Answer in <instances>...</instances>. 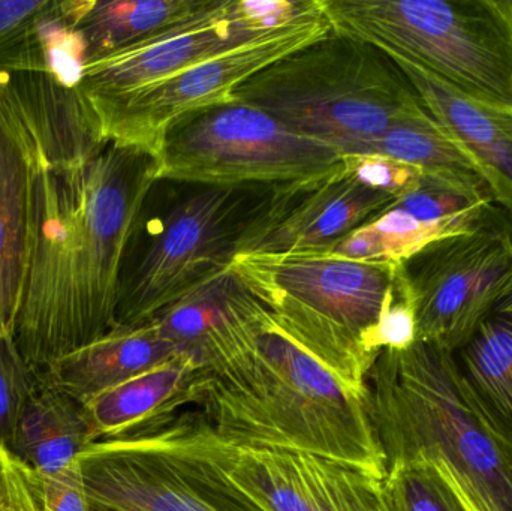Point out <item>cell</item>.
I'll list each match as a JSON object with an SVG mask.
<instances>
[{
	"label": "cell",
	"mask_w": 512,
	"mask_h": 511,
	"mask_svg": "<svg viewBox=\"0 0 512 511\" xmlns=\"http://www.w3.org/2000/svg\"><path fill=\"white\" fill-rule=\"evenodd\" d=\"M267 194L254 186H204L177 203L138 266L122 276L116 326L150 323L227 269Z\"/></svg>",
	"instance_id": "cell-9"
},
{
	"label": "cell",
	"mask_w": 512,
	"mask_h": 511,
	"mask_svg": "<svg viewBox=\"0 0 512 511\" xmlns=\"http://www.w3.org/2000/svg\"><path fill=\"white\" fill-rule=\"evenodd\" d=\"M158 170L156 153L114 141L77 170L39 162L32 252L14 329L35 375L116 327L126 252Z\"/></svg>",
	"instance_id": "cell-1"
},
{
	"label": "cell",
	"mask_w": 512,
	"mask_h": 511,
	"mask_svg": "<svg viewBox=\"0 0 512 511\" xmlns=\"http://www.w3.org/2000/svg\"><path fill=\"white\" fill-rule=\"evenodd\" d=\"M417 339V315L400 264L396 290L373 330L370 348L375 354L382 350L403 351L411 348Z\"/></svg>",
	"instance_id": "cell-29"
},
{
	"label": "cell",
	"mask_w": 512,
	"mask_h": 511,
	"mask_svg": "<svg viewBox=\"0 0 512 511\" xmlns=\"http://www.w3.org/2000/svg\"><path fill=\"white\" fill-rule=\"evenodd\" d=\"M378 242L381 261L403 263L426 246L454 236L445 228L427 224L396 204L367 222Z\"/></svg>",
	"instance_id": "cell-27"
},
{
	"label": "cell",
	"mask_w": 512,
	"mask_h": 511,
	"mask_svg": "<svg viewBox=\"0 0 512 511\" xmlns=\"http://www.w3.org/2000/svg\"><path fill=\"white\" fill-rule=\"evenodd\" d=\"M78 462L90 511H267L230 479L201 413L96 441Z\"/></svg>",
	"instance_id": "cell-7"
},
{
	"label": "cell",
	"mask_w": 512,
	"mask_h": 511,
	"mask_svg": "<svg viewBox=\"0 0 512 511\" xmlns=\"http://www.w3.org/2000/svg\"><path fill=\"white\" fill-rule=\"evenodd\" d=\"M38 480L42 510L90 511L78 459L56 473L38 474Z\"/></svg>",
	"instance_id": "cell-32"
},
{
	"label": "cell",
	"mask_w": 512,
	"mask_h": 511,
	"mask_svg": "<svg viewBox=\"0 0 512 511\" xmlns=\"http://www.w3.org/2000/svg\"><path fill=\"white\" fill-rule=\"evenodd\" d=\"M400 264L333 254H236L230 267L286 335L364 393L378 356L370 339L396 290Z\"/></svg>",
	"instance_id": "cell-5"
},
{
	"label": "cell",
	"mask_w": 512,
	"mask_h": 511,
	"mask_svg": "<svg viewBox=\"0 0 512 511\" xmlns=\"http://www.w3.org/2000/svg\"><path fill=\"white\" fill-rule=\"evenodd\" d=\"M264 32L268 30L249 18L243 0H213L209 8L165 32L90 60L81 92L90 105L120 98Z\"/></svg>",
	"instance_id": "cell-14"
},
{
	"label": "cell",
	"mask_w": 512,
	"mask_h": 511,
	"mask_svg": "<svg viewBox=\"0 0 512 511\" xmlns=\"http://www.w3.org/2000/svg\"><path fill=\"white\" fill-rule=\"evenodd\" d=\"M95 441L84 405L38 381L18 420L11 450L35 473L51 474L77 461Z\"/></svg>",
	"instance_id": "cell-23"
},
{
	"label": "cell",
	"mask_w": 512,
	"mask_h": 511,
	"mask_svg": "<svg viewBox=\"0 0 512 511\" xmlns=\"http://www.w3.org/2000/svg\"><path fill=\"white\" fill-rule=\"evenodd\" d=\"M233 98L342 156L361 155L394 126L429 114L388 54L333 27L259 71Z\"/></svg>",
	"instance_id": "cell-4"
},
{
	"label": "cell",
	"mask_w": 512,
	"mask_h": 511,
	"mask_svg": "<svg viewBox=\"0 0 512 511\" xmlns=\"http://www.w3.org/2000/svg\"><path fill=\"white\" fill-rule=\"evenodd\" d=\"M0 98L20 117L42 167H86L108 144L81 87L72 89L45 72L0 71Z\"/></svg>",
	"instance_id": "cell-16"
},
{
	"label": "cell",
	"mask_w": 512,
	"mask_h": 511,
	"mask_svg": "<svg viewBox=\"0 0 512 511\" xmlns=\"http://www.w3.org/2000/svg\"><path fill=\"white\" fill-rule=\"evenodd\" d=\"M505 9H507L508 14H510L512 20V2H504Z\"/></svg>",
	"instance_id": "cell-35"
},
{
	"label": "cell",
	"mask_w": 512,
	"mask_h": 511,
	"mask_svg": "<svg viewBox=\"0 0 512 511\" xmlns=\"http://www.w3.org/2000/svg\"><path fill=\"white\" fill-rule=\"evenodd\" d=\"M38 386L35 372L24 362L14 336L0 333V444L11 449L21 413Z\"/></svg>",
	"instance_id": "cell-28"
},
{
	"label": "cell",
	"mask_w": 512,
	"mask_h": 511,
	"mask_svg": "<svg viewBox=\"0 0 512 511\" xmlns=\"http://www.w3.org/2000/svg\"><path fill=\"white\" fill-rule=\"evenodd\" d=\"M174 356L176 348L155 324L116 326L102 338L60 357L36 378L84 405Z\"/></svg>",
	"instance_id": "cell-21"
},
{
	"label": "cell",
	"mask_w": 512,
	"mask_h": 511,
	"mask_svg": "<svg viewBox=\"0 0 512 511\" xmlns=\"http://www.w3.org/2000/svg\"><path fill=\"white\" fill-rule=\"evenodd\" d=\"M391 59L417 90L430 116L474 162L496 204L512 218V108L460 95L418 66Z\"/></svg>",
	"instance_id": "cell-18"
},
{
	"label": "cell",
	"mask_w": 512,
	"mask_h": 511,
	"mask_svg": "<svg viewBox=\"0 0 512 511\" xmlns=\"http://www.w3.org/2000/svg\"><path fill=\"white\" fill-rule=\"evenodd\" d=\"M216 450L230 479L267 511H391L384 479L355 465L231 446L218 435Z\"/></svg>",
	"instance_id": "cell-13"
},
{
	"label": "cell",
	"mask_w": 512,
	"mask_h": 511,
	"mask_svg": "<svg viewBox=\"0 0 512 511\" xmlns=\"http://www.w3.org/2000/svg\"><path fill=\"white\" fill-rule=\"evenodd\" d=\"M213 0H63L90 60L146 41L203 12ZM87 62V63H89Z\"/></svg>",
	"instance_id": "cell-22"
},
{
	"label": "cell",
	"mask_w": 512,
	"mask_h": 511,
	"mask_svg": "<svg viewBox=\"0 0 512 511\" xmlns=\"http://www.w3.org/2000/svg\"><path fill=\"white\" fill-rule=\"evenodd\" d=\"M417 341L462 344L512 288V218L498 204L468 233L433 242L402 263Z\"/></svg>",
	"instance_id": "cell-11"
},
{
	"label": "cell",
	"mask_w": 512,
	"mask_h": 511,
	"mask_svg": "<svg viewBox=\"0 0 512 511\" xmlns=\"http://www.w3.org/2000/svg\"><path fill=\"white\" fill-rule=\"evenodd\" d=\"M209 378V371L177 354L90 399L84 410L96 441L134 434L179 416L186 405H200Z\"/></svg>",
	"instance_id": "cell-20"
},
{
	"label": "cell",
	"mask_w": 512,
	"mask_h": 511,
	"mask_svg": "<svg viewBox=\"0 0 512 511\" xmlns=\"http://www.w3.org/2000/svg\"><path fill=\"white\" fill-rule=\"evenodd\" d=\"M361 155H379L405 162L426 176L451 180L492 195L474 162L445 134L430 113L394 126L372 141Z\"/></svg>",
	"instance_id": "cell-25"
},
{
	"label": "cell",
	"mask_w": 512,
	"mask_h": 511,
	"mask_svg": "<svg viewBox=\"0 0 512 511\" xmlns=\"http://www.w3.org/2000/svg\"><path fill=\"white\" fill-rule=\"evenodd\" d=\"M48 0H0V38L41 11Z\"/></svg>",
	"instance_id": "cell-33"
},
{
	"label": "cell",
	"mask_w": 512,
	"mask_h": 511,
	"mask_svg": "<svg viewBox=\"0 0 512 511\" xmlns=\"http://www.w3.org/2000/svg\"><path fill=\"white\" fill-rule=\"evenodd\" d=\"M342 158L333 147L297 134L258 108L228 102L186 114L165 129L158 180L276 186L324 176Z\"/></svg>",
	"instance_id": "cell-8"
},
{
	"label": "cell",
	"mask_w": 512,
	"mask_h": 511,
	"mask_svg": "<svg viewBox=\"0 0 512 511\" xmlns=\"http://www.w3.org/2000/svg\"><path fill=\"white\" fill-rule=\"evenodd\" d=\"M39 158L29 132L0 98V333L14 336L35 227Z\"/></svg>",
	"instance_id": "cell-17"
},
{
	"label": "cell",
	"mask_w": 512,
	"mask_h": 511,
	"mask_svg": "<svg viewBox=\"0 0 512 511\" xmlns=\"http://www.w3.org/2000/svg\"><path fill=\"white\" fill-rule=\"evenodd\" d=\"M200 407L231 446L309 453L387 476L364 393L286 335L271 314L248 350L210 374Z\"/></svg>",
	"instance_id": "cell-2"
},
{
	"label": "cell",
	"mask_w": 512,
	"mask_h": 511,
	"mask_svg": "<svg viewBox=\"0 0 512 511\" xmlns=\"http://www.w3.org/2000/svg\"><path fill=\"white\" fill-rule=\"evenodd\" d=\"M87 62L86 41L57 0L0 38V71L45 72L80 89Z\"/></svg>",
	"instance_id": "cell-24"
},
{
	"label": "cell",
	"mask_w": 512,
	"mask_h": 511,
	"mask_svg": "<svg viewBox=\"0 0 512 511\" xmlns=\"http://www.w3.org/2000/svg\"><path fill=\"white\" fill-rule=\"evenodd\" d=\"M0 511H44L38 474L0 444Z\"/></svg>",
	"instance_id": "cell-31"
},
{
	"label": "cell",
	"mask_w": 512,
	"mask_h": 511,
	"mask_svg": "<svg viewBox=\"0 0 512 511\" xmlns=\"http://www.w3.org/2000/svg\"><path fill=\"white\" fill-rule=\"evenodd\" d=\"M364 398L387 471L430 462L483 509L512 511V455L466 401L444 347L417 341L379 351Z\"/></svg>",
	"instance_id": "cell-3"
},
{
	"label": "cell",
	"mask_w": 512,
	"mask_h": 511,
	"mask_svg": "<svg viewBox=\"0 0 512 511\" xmlns=\"http://www.w3.org/2000/svg\"><path fill=\"white\" fill-rule=\"evenodd\" d=\"M268 315L228 266L150 323L177 354L213 374L254 344Z\"/></svg>",
	"instance_id": "cell-15"
},
{
	"label": "cell",
	"mask_w": 512,
	"mask_h": 511,
	"mask_svg": "<svg viewBox=\"0 0 512 511\" xmlns=\"http://www.w3.org/2000/svg\"><path fill=\"white\" fill-rule=\"evenodd\" d=\"M444 470H445V468H444ZM445 471H447V470H445ZM447 473H448V471H447ZM448 474H450V473H448ZM450 476H451V474H450ZM451 477H453V476H451ZM453 480H454V477H453ZM454 483H456V480H454ZM456 486H457V489H459L460 495H462L463 501H465L466 507H468L469 511H487L486 509H483V507L478 506V504H475L474 501H472L471 498H469L468 495H466L465 492H463L462 489L459 488V485H457V483H456Z\"/></svg>",
	"instance_id": "cell-34"
},
{
	"label": "cell",
	"mask_w": 512,
	"mask_h": 511,
	"mask_svg": "<svg viewBox=\"0 0 512 511\" xmlns=\"http://www.w3.org/2000/svg\"><path fill=\"white\" fill-rule=\"evenodd\" d=\"M384 492L391 511H469L453 477L430 462L387 471Z\"/></svg>",
	"instance_id": "cell-26"
},
{
	"label": "cell",
	"mask_w": 512,
	"mask_h": 511,
	"mask_svg": "<svg viewBox=\"0 0 512 511\" xmlns=\"http://www.w3.org/2000/svg\"><path fill=\"white\" fill-rule=\"evenodd\" d=\"M330 30L319 0L315 11L291 23L259 33L158 83L90 107L105 141L143 147L158 155L171 123L186 114L234 102V92L259 71Z\"/></svg>",
	"instance_id": "cell-10"
},
{
	"label": "cell",
	"mask_w": 512,
	"mask_h": 511,
	"mask_svg": "<svg viewBox=\"0 0 512 511\" xmlns=\"http://www.w3.org/2000/svg\"><path fill=\"white\" fill-rule=\"evenodd\" d=\"M337 32L484 104L512 108V20L502 0H321Z\"/></svg>",
	"instance_id": "cell-6"
},
{
	"label": "cell",
	"mask_w": 512,
	"mask_h": 511,
	"mask_svg": "<svg viewBox=\"0 0 512 511\" xmlns=\"http://www.w3.org/2000/svg\"><path fill=\"white\" fill-rule=\"evenodd\" d=\"M396 198L361 183L345 162L303 182L276 185L256 209L236 254H330Z\"/></svg>",
	"instance_id": "cell-12"
},
{
	"label": "cell",
	"mask_w": 512,
	"mask_h": 511,
	"mask_svg": "<svg viewBox=\"0 0 512 511\" xmlns=\"http://www.w3.org/2000/svg\"><path fill=\"white\" fill-rule=\"evenodd\" d=\"M447 357L466 401L512 455V288Z\"/></svg>",
	"instance_id": "cell-19"
},
{
	"label": "cell",
	"mask_w": 512,
	"mask_h": 511,
	"mask_svg": "<svg viewBox=\"0 0 512 511\" xmlns=\"http://www.w3.org/2000/svg\"><path fill=\"white\" fill-rule=\"evenodd\" d=\"M343 162L361 183L385 192L396 200L417 189L424 177L423 171L418 168L385 156H343Z\"/></svg>",
	"instance_id": "cell-30"
}]
</instances>
